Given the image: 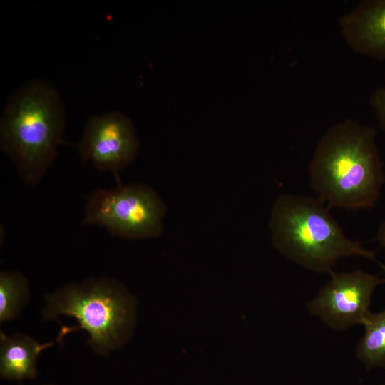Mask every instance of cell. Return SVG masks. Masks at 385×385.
I'll return each instance as SVG.
<instances>
[{
  "label": "cell",
  "mask_w": 385,
  "mask_h": 385,
  "mask_svg": "<svg viewBox=\"0 0 385 385\" xmlns=\"http://www.w3.org/2000/svg\"><path fill=\"white\" fill-rule=\"evenodd\" d=\"M376 130L346 119L320 138L309 165L312 188L329 206L349 210L372 207L384 183Z\"/></svg>",
  "instance_id": "cell-1"
},
{
  "label": "cell",
  "mask_w": 385,
  "mask_h": 385,
  "mask_svg": "<svg viewBox=\"0 0 385 385\" xmlns=\"http://www.w3.org/2000/svg\"><path fill=\"white\" fill-rule=\"evenodd\" d=\"M66 123L63 98L48 82L30 81L9 96L0 120V147L27 185H36L53 164Z\"/></svg>",
  "instance_id": "cell-2"
},
{
  "label": "cell",
  "mask_w": 385,
  "mask_h": 385,
  "mask_svg": "<svg viewBox=\"0 0 385 385\" xmlns=\"http://www.w3.org/2000/svg\"><path fill=\"white\" fill-rule=\"evenodd\" d=\"M273 246L307 270L330 274L343 257L360 256L377 263L374 252L347 237L319 198L282 194L270 212Z\"/></svg>",
  "instance_id": "cell-3"
},
{
  "label": "cell",
  "mask_w": 385,
  "mask_h": 385,
  "mask_svg": "<svg viewBox=\"0 0 385 385\" xmlns=\"http://www.w3.org/2000/svg\"><path fill=\"white\" fill-rule=\"evenodd\" d=\"M138 314L135 297L111 277L86 279L66 285L45 297L44 319L61 315L75 319L76 330L88 335V344L106 356L125 346L133 336Z\"/></svg>",
  "instance_id": "cell-4"
},
{
  "label": "cell",
  "mask_w": 385,
  "mask_h": 385,
  "mask_svg": "<svg viewBox=\"0 0 385 385\" xmlns=\"http://www.w3.org/2000/svg\"><path fill=\"white\" fill-rule=\"evenodd\" d=\"M166 212L165 203L152 187L140 182L119 183L91 193L82 223L123 238L153 239L163 233Z\"/></svg>",
  "instance_id": "cell-5"
},
{
  "label": "cell",
  "mask_w": 385,
  "mask_h": 385,
  "mask_svg": "<svg viewBox=\"0 0 385 385\" xmlns=\"http://www.w3.org/2000/svg\"><path fill=\"white\" fill-rule=\"evenodd\" d=\"M329 275V282L307 303L309 312L337 331L363 324L371 313L372 294L385 283L384 278L361 270L333 271Z\"/></svg>",
  "instance_id": "cell-6"
},
{
  "label": "cell",
  "mask_w": 385,
  "mask_h": 385,
  "mask_svg": "<svg viewBox=\"0 0 385 385\" xmlns=\"http://www.w3.org/2000/svg\"><path fill=\"white\" fill-rule=\"evenodd\" d=\"M140 143L131 119L112 111L90 116L78 144L83 160L100 171L118 173L137 157Z\"/></svg>",
  "instance_id": "cell-7"
},
{
  "label": "cell",
  "mask_w": 385,
  "mask_h": 385,
  "mask_svg": "<svg viewBox=\"0 0 385 385\" xmlns=\"http://www.w3.org/2000/svg\"><path fill=\"white\" fill-rule=\"evenodd\" d=\"M341 33L355 52L385 59V0H364L339 19Z\"/></svg>",
  "instance_id": "cell-8"
},
{
  "label": "cell",
  "mask_w": 385,
  "mask_h": 385,
  "mask_svg": "<svg viewBox=\"0 0 385 385\" xmlns=\"http://www.w3.org/2000/svg\"><path fill=\"white\" fill-rule=\"evenodd\" d=\"M74 327H63L53 340L40 344L32 337L22 334H0V376L6 380L32 379L37 374V361L41 351L61 341Z\"/></svg>",
  "instance_id": "cell-9"
},
{
  "label": "cell",
  "mask_w": 385,
  "mask_h": 385,
  "mask_svg": "<svg viewBox=\"0 0 385 385\" xmlns=\"http://www.w3.org/2000/svg\"><path fill=\"white\" fill-rule=\"evenodd\" d=\"M362 325L364 334L356 348L358 359L368 369L385 368V309L371 312Z\"/></svg>",
  "instance_id": "cell-10"
},
{
  "label": "cell",
  "mask_w": 385,
  "mask_h": 385,
  "mask_svg": "<svg viewBox=\"0 0 385 385\" xmlns=\"http://www.w3.org/2000/svg\"><path fill=\"white\" fill-rule=\"evenodd\" d=\"M29 299L26 278L15 271L0 273V322L16 318L26 307Z\"/></svg>",
  "instance_id": "cell-11"
},
{
  "label": "cell",
  "mask_w": 385,
  "mask_h": 385,
  "mask_svg": "<svg viewBox=\"0 0 385 385\" xmlns=\"http://www.w3.org/2000/svg\"><path fill=\"white\" fill-rule=\"evenodd\" d=\"M369 101L381 128L385 131V87L375 90Z\"/></svg>",
  "instance_id": "cell-12"
},
{
  "label": "cell",
  "mask_w": 385,
  "mask_h": 385,
  "mask_svg": "<svg viewBox=\"0 0 385 385\" xmlns=\"http://www.w3.org/2000/svg\"><path fill=\"white\" fill-rule=\"evenodd\" d=\"M376 240L379 242L380 247L385 248V220L381 224L377 230Z\"/></svg>",
  "instance_id": "cell-13"
},
{
  "label": "cell",
  "mask_w": 385,
  "mask_h": 385,
  "mask_svg": "<svg viewBox=\"0 0 385 385\" xmlns=\"http://www.w3.org/2000/svg\"><path fill=\"white\" fill-rule=\"evenodd\" d=\"M377 264L379 266V267L381 269V270L383 271L384 279L385 280V265L384 263L381 262L380 261H379L377 262Z\"/></svg>",
  "instance_id": "cell-14"
}]
</instances>
